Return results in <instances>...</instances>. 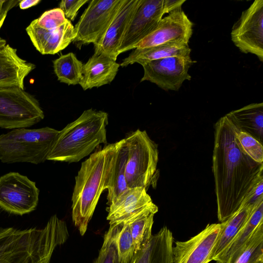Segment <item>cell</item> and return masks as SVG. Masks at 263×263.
I'll return each instance as SVG.
<instances>
[{"label":"cell","mask_w":263,"mask_h":263,"mask_svg":"<svg viewBox=\"0 0 263 263\" xmlns=\"http://www.w3.org/2000/svg\"><path fill=\"white\" fill-rule=\"evenodd\" d=\"M40 2V0H24L20 2L18 6L20 9L24 10L35 6Z\"/></svg>","instance_id":"cell-36"},{"label":"cell","mask_w":263,"mask_h":263,"mask_svg":"<svg viewBox=\"0 0 263 263\" xmlns=\"http://www.w3.org/2000/svg\"><path fill=\"white\" fill-rule=\"evenodd\" d=\"M116 249L120 263H128L135 253L134 240L128 224H119L116 236Z\"/></svg>","instance_id":"cell-29"},{"label":"cell","mask_w":263,"mask_h":263,"mask_svg":"<svg viewBox=\"0 0 263 263\" xmlns=\"http://www.w3.org/2000/svg\"><path fill=\"white\" fill-rule=\"evenodd\" d=\"M174 242L172 233L166 226H164L152 235L128 263H174Z\"/></svg>","instance_id":"cell-19"},{"label":"cell","mask_w":263,"mask_h":263,"mask_svg":"<svg viewBox=\"0 0 263 263\" xmlns=\"http://www.w3.org/2000/svg\"><path fill=\"white\" fill-rule=\"evenodd\" d=\"M193 23L181 8L162 17L156 28L136 44L135 48H144L166 43H188L193 34Z\"/></svg>","instance_id":"cell-14"},{"label":"cell","mask_w":263,"mask_h":263,"mask_svg":"<svg viewBox=\"0 0 263 263\" xmlns=\"http://www.w3.org/2000/svg\"><path fill=\"white\" fill-rule=\"evenodd\" d=\"M158 208L154 203L126 222L129 226L135 249V253L143 247L152 236L154 215Z\"/></svg>","instance_id":"cell-25"},{"label":"cell","mask_w":263,"mask_h":263,"mask_svg":"<svg viewBox=\"0 0 263 263\" xmlns=\"http://www.w3.org/2000/svg\"><path fill=\"white\" fill-rule=\"evenodd\" d=\"M236 137L244 152L258 163L263 162L262 144L252 136L238 129Z\"/></svg>","instance_id":"cell-31"},{"label":"cell","mask_w":263,"mask_h":263,"mask_svg":"<svg viewBox=\"0 0 263 263\" xmlns=\"http://www.w3.org/2000/svg\"><path fill=\"white\" fill-rule=\"evenodd\" d=\"M221 223L208 224L199 233L173 247L174 263H209L221 230Z\"/></svg>","instance_id":"cell-13"},{"label":"cell","mask_w":263,"mask_h":263,"mask_svg":"<svg viewBox=\"0 0 263 263\" xmlns=\"http://www.w3.org/2000/svg\"><path fill=\"white\" fill-rule=\"evenodd\" d=\"M20 1L0 0V29L2 28L8 12L18 5Z\"/></svg>","instance_id":"cell-35"},{"label":"cell","mask_w":263,"mask_h":263,"mask_svg":"<svg viewBox=\"0 0 263 263\" xmlns=\"http://www.w3.org/2000/svg\"><path fill=\"white\" fill-rule=\"evenodd\" d=\"M108 115L92 108L59 131L47 160L77 162L100 144H106Z\"/></svg>","instance_id":"cell-4"},{"label":"cell","mask_w":263,"mask_h":263,"mask_svg":"<svg viewBox=\"0 0 263 263\" xmlns=\"http://www.w3.org/2000/svg\"><path fill=\"white\" fill-rule=\"evenodd\" d=\"M240 132L263 142V103H254L226 115Z\"/></svg>","instance_id":"cell-22"},{"label":"cell","mask_w":263,"mask_h":263,"mask_svg":"<svg viewBox=\"0 0 263 263\" xmlns=\"http://www.w3.org/2000/svg\"><path fill=\"white\" fill-rule=\"evenodd\" d=\"M189 43L176 41L144 48H135L120 64L125 67L134 63L142 65L152 61L171 57H190Z\"/></svg>","instance_id":"cell-21"},{"label":"cell","mask_w":263,"mask_h":263,"mask_svg":"<svg viewBox=\"0 0 263 263\" xmlns=\"http://www.w3.org/2000/svg\"><path fill=\"white\" fill-rule=\"evenodd\" d=\"M141 0H125L100 41L94 45L95 52L103 53L115 61L124 34Z\"/></svg>","instance_id":"cell-16"},{"label":"cell","mask_w":263,"mask_h":263,"mask_svg":"<svg viewBox=\"0 0 263 263\" xmlns=\"http://www.w3.org/2000/svg\"><path fill=\"white\" fill-rule=\"evenodd\" d=\"M263 180L258 182L246 195L240 208L253 206L263 199Z\"/></svg>","instance_id":"cell-34"},{"label":"cell","mask_w":263,"mask_h":263,"mask_svg":"<svg viewBox=\"0 0 263 263\" xmlns=\"http://www.w3.org/2000/svg\"><path fill=\"white\" fill-rule=\"evenodd\" d=\"M119 224H110L105 233L102 247L92 263H120L117 255L116 236Z\"/></svg>","instance_id":"cell-30"},{"label":"cell","mask_w":263,"mask_h":263,"mask_svg":"<svg viewBox=\"0 0 263 263\" xmlns=\"http://www.w3.org/2000/svg\"><path fill=\"white\" fill-rule=\"evenodd\" d=\"M26 31L35 49L42 54H54L66 48L73 41L74 26L68 19L61 26L46 30L39 27L33 20Z\"/></svg>","instance_id":"cell-15"},{"label":"cell","mask_w":263,"mask_h":263,"mask_svg":"<svg viewBox=\"0 0 263 263\" xmlns=\"http://www.w3.org/2000/svg\"><path fill=\"white\" fill-rule=\"evenodd\" d=\"M83 64L74 53L61 55L53 61L54 72L58 81L68 85L79 84L83 78Z\"/></svg>","instance_id":"cell-27"},{"label":"cell","mask_w":263,"mask_h":263,"mask_svg":"<svg viewBox=\"0 0 263 263\" xmlns=\"http://www.w3.org/2000/svg\"><path fill=\"white\" fill-rule=\"evenodd\" d=\"M125 0H92L74 27L73 41L79 48L83 44H97Z\"/></svg>","instance_id":"cell-8"},{"label":"cell","mask_w":263,"mask_h":263,"mask_svg":"<svg viewBox=\"0 0 263 263\" xmlns=\"http://www.w3.org/2000/svg\"><path fill=\"white\" fill-rule=\"evenodd\" d=\"M121 140L96 151L81 164L72 195V220L81 235L87 229L99 198L107 189Z\"/></svg>","instance_id":"cell-3"},{"label":"cell","mask_w":263,"mask_h":263,"mask_svg":"<svg viewBox=\"0 0 263 263\" xmlns=\"http://www.w3.org/2000/svg\"><path fill=\"white\" fill-rule=\"evenodd\" d=\"M44 118L39 102L25 89L0 86V128H27Z\"/></svg>","instance_id":"cell-7"},{"label":"cell","mask_w":263,"mask_h":263,"mask_svg":"<svg viewBox=\"0 0 263 263\" xmlns=\"http://www.w3.org/2000/svg\"><path fill=\"white\" fill-rule=\"evenodd\" d=\"M68 237L66 223L57 215L42 228H0V263H50Z\"/></svg>","instance_id":"cell-2"},{"label":"cell","mask_w":263,"mask_h":263,"mask_svg":"<svg viewBox=\"0 0 263 263\" xmlns=\"http://www.w3.org/2000/svg\"><path fill=\"white\" fill-rule=\"evenodd\" d=\"M166 13L163 0H141L124 34L119 55L134 46L152 32Z\"/></svg>","instance_id":"cell-12"},{"label":"cell","mask_w":263,"mask_h":263,"mask_svg":"<svg viewBox=\"0 0 263 263\" xmlns=\"http://www.w3.org/2000/svg\"><path fill=\"white\" fill-rule=\"evenodd\" d=\"M261 222H263V199L256 204L248 220L225 249L217 262L232 263L239 250Z\"/></svg>","instance_id":"cell-23"},{"label":"cell","mask_w":263,"mask_h":263,"mask_svg":"<svg viewBox=\"0 0 263 263\" xmlns=\"http://www.w3.org/2000/svg\"><path fill=\"white\" fill-rule=\"evenodd\" d=\"M128 153V147L124 138L121 140L108 183L107 199L108 205L128 188L125 179V168Z\"/></svg>","instance_id":"cell-26"},{"label":"cell","mask_w":263,"mask_h":263,"mask_svg":"<svg viewBox=\"0 0 263 263\" xmlns=\"http://www.w3.org/2000/svg\"><path fill=\"white\" fill-rule=\"evenodd\" d=\"M40 190L26 176L11 172L0 176V208L10 214L23 215L35 210Z\"/></svg>","instance_id":"cell-9"},{"label":"cell","mask_w":263,"mask_h":263,"mask_svg":"<svg viewBox=\"0 0 263 263\" xmlns=\"http://www.w3.org/2000/svg\"><path fill=\"white\" fill-rule=\"evenodd\" d=\"M232 263H263V222L256 228Z\"/></svg>","instance_id":"cell-28"},{"label":"cell","mask_w":263,"mask_h":263,"mask_svg":"<svg viewBox=\"0 0 263 263\" xmlns=\"http://www.w3.org/2000/svg\"><path fill=\"white\" fill-rule=\"evenodd\" d=\"M255 205L240 208L226 220L221 222V230L212 251V260L218 261L225 249L248 220Z\"/></svg>","instance_id":"cell-24"},{"label":"cell","mask_w":263,"mask_h":263,"mask_svg":"<svg viewBox=\"0 0 263 263\" xmlns=\"http://www.w3.org/2000/svg\"><path fill=\"white\" fill-rule=\"evenodd\" d=\"M6 40L0 37V48L6 45Z\"/></svg>","instance_id":"cell-37"},{"label":"cell","mask_w":263,"mask_h":263,"mask_svg":"<svg viewBox=\"0 0 263 263\" xmlns=\"http://www.w3.org/2000/svg\"><path fill=\"white\" fill-rule=\"evenodd\" d=\"M35 67L21 58L16 49L6 44L0 48V86L24 89L25 78Z\"/></svg>","instance_id":"cell-18"},{"label":"cell","mask_w":263,"mask_h":263,"mask_svg":"<svg viewBox=\"0 0 263 263\" xmlns=\"http://www.w3.org/2000/svg\"><path fill=\"white\" fill-rule=\"evenodd\" d=\"M67 20L63 11L59 8H56L44 12L34 20L41 28L51 30L61 26Z\"/></svg>","instance_id":"cell-32"},{"label":"cell","mask_w":263,"mask_h":263,"mask_svg":"<svg viewBox=\"0 0 263 263\" xmlns=\"http://www.w3.org/2000/svg\"><path fill=\"white\" fill-rule=\"evenodd\" d=\"M153 203L144 187L128 188L108 205L109 224H120Z\"/></svg>","instance_id":"cell-17"},{"label":"cell","mask_w":263,"mask_h":263,"mask_svg":"<svg viewBox=\"0 0 263 263\" xmlns=\"http://www.w3.org/2000/svg\"><path fill=\"white\" fill-rule=\"evenodd\" d=\"M60 130L45 127L17 128L0 135V160L38 164L47 160Z\"/></svg>","instance_id":"cell-5"},{"label":"cell","mask_w":263,"mask_h":263,"mask_svg":"<svg viewBox=\"0 0 263 263\" xmlns=\"http://www.w3.org/2000/svg\"><path fill=\"white\" fill-rule=\"evenodd\" d=\"M88 2V0H63L59 4V8L63 11L66 18L70 22L73 21L79 10Z\"/></svg>","instance_id":"cell-33"},{"label":"cell","mask_w":263,"mask_h":263,"mask_svg":"<svg viewBox=\"0 0 263 263\" xmlns=\"http://www.w3.org/2000/svg\"><path fill=\"white\" fill-rule=\"evenodd\" d=\"M214 129L212 171L217 217L222 222L238 210L248 193L263 180V163L244 152L236 137L238 128L226 115Z\"/></svg>","instance_id":"cell-1"},{"label":"cell","mask_w":263,"mask_h":263,"mask_svg":"<svg viewBox=\"0 0 263 263\" xmlns=\"http://www.w3.org/2000/svg\"><path fill=\"white\" fill-rule=\"evenodd\" d=\"M234 45L244 53L255 55L263 62V1L256 0L242 12L231 32Z\"/></svg>","instance_id":"cell-10"},{"label":"cell","mask_w":263,"mask_h":263,"mask_svg":"<svg viewBox=\"0 0 263 263\" xmlns=\"http://www.w3.org/2000/svg\"><path fill=\"white\" fill-rule=\"evenodd\" d=\"M120 66L109 57L95 52L83 64V78L79 84L86 90L109 84L115 79Z\"/></svg>","instance_id":"cell-20"},{"label":"cell","mask_w":263,"mask_h":263,"mask_svg":"<svg viewBox=\"0 0 263 263\" xmlns=\"http://www.w3.org/2000/svg\"><path fill=\"white\" fill-rule=\"evenodd\" d=\"M193 61L191 57H171L142 65L144 74L141 82L148 81L165 90L178 91L183 83L190 80L188 71Z\"/></svg>","instance_id":"cell-11"},{"label":"cell","mask_w":263,"mask_h":263,"mask_svg":"<svg viewBox=\"0 0 263 263\" xmlns=\"http://www.w3.org/2000/svg\"><path fill=\"white\" fill-rule=\"evenodd\" d=\"M128 153L125 168V179L129 188L144 187L157 183L159 176L158 145L145 130L139 129L124 138Z\"/></svg>","instance_id":"cell-6"}]
</instances>
